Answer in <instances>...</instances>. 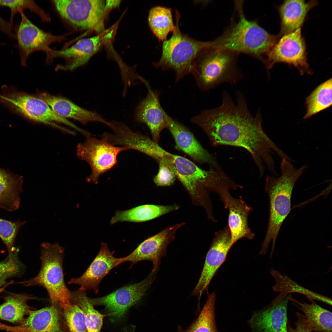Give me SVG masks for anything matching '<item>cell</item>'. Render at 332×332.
<instances>
[{"instance_id": "4316f807", "label": "cell", "mask_w": 332, "mask_h": 332, "mask_svg": "<svg viewBox=\"0 0 332 332\" xmlns=\"http://www.w3.org/2000/svg\"><path fill=\"white\" fill-rule=\"evenodd\" d=\"M23 177L0 168V208L8 211L18 208Z\"/></svg>"}, {"instance_id": "83f0119b", "label": "cell", "mask_w": 332, "mask_h": 332, "mask_svg": "<svg viewBox=\"0 0 332 332\" xmlns=\"http://www.w3.org/2000/svg\"><path fill=\"white\" fill-rule=\"evenodd\" d=\"M270 272L275 281V284L272 287L273 290L279 293L275 298L281 299L290 293L297 292L305 296L310 300H316L329 305H332L330 298L301 286L279 271L271 268Z\"/></svg>"}, {"instance_id": "d6a6232c", "label": "cell", "mask_w": 332, "mask_h": 332, "mask_svg": "<svg viewBox=\"0 0 332 332\" xmlns=\"http://www.w3.org/2000/svg\"><path fill=\"white\" fill-rule=\"evenodd\" d=\"M215 298L214 292L208 294L207 301L198 317L187 332H216L214 317Z\"/></svg>"}, {"instance_id": "d6986e66", "label": "cell", "mask_w": 332, "mask_h": 332, "mask_svg": "<svg viewBox=\"0 0 332 332\" xmlns=\"http://www.w3.org/2000/svg\"><path fill=\"white\" fill-rule=\"evenodd\" d=\"M145 84L148 89L147 95L136 106L134 117L138 123L147 125L152 140L158 144L161 132L167 127L166 112L160 104V91L152 90L148 82Z\"/></svg>"}, {"instance_id": "9c48e42d", "label": "cell", "mask_w": 332, "mask_h": 332, "mask_svg": "<svg viewBox=\"0 0 332 332\" xmlns=\"http://www.w3.org/2000/svg\"><path fill=\"white\" fill-rule=\"evenodd\" d=\"M101 137L98 139L91 136L77 147L78 157L87 162L91 168V173L86 178L89 183L97 184L99 176L116 164L118 154L129 150L125 146L113 145Z\"/></svg>"}, {"instance_id": "8992f818", "label": "cell", "mask_w": 332, "mask_h": 332, "mask_svg": "<svg viewBox=\"0 0 332 332\" xmlns=\"http://www.w3.org/2000/svg\"><path fill=\"white\" fill-rule=\"evenodd\" d=\"M0 103L10 111L32 122L43 124L74 134L75 132L60 126L61 123L70 127L82 134L85 130L80 128L68 119L56 114L49 105L36 95L18 90L13 87L4 85L0 94Z\"/></svg>"}, {"instance_id": "7a4b0ae2", "label": "cell", "mask_w": 332, "mask_h": 332, "mask_svg": "<svg viewBox=\"0 0 332 332\" xmlns=\"http://www.w3.org/2000/svg\"><path fill=\"white\" fill-rule=\"evenodd\" d=\"M172 163L176 178L186 190L192 204L202 207L208 219L214 222L217 221L213 215L210 193H216L224 205L231 190H237L243 188L229 177L218 164L215 168L206 170L178 155L173 158Z\"/></svg>"}, {"instance_id": "f546056e", "label": "cell", "mask_w": 332, "mask_h": 332, "mask_svg": "<svg viewBox=\"0 0 332 332\" xmlns=\"http://www.w3.org/2000/svg\"><path fill=\"white\" fill-rule=\"evenodd\" d=\"M71 302L78 306L84 313L88 332H100L103 318L110 316V314H101L95 310L87 297L86 291L79 289L71 291Z\"/></svg>"}, {"instance_id": "30bf717a", "label": "cell", "mask_w": 332, "mask_h": 332, "mask_svg": "<svg viewBox=\"0 0 332 332\" xmlns=\"http://www.w3.org/2000/svg\"><path fill=\"white\" fill-rule=\"evenodd\" d=\"M116 28L114 26L93 37L80 39L69 47L59 50L52 49L46 57V63H51L53 59L61 58L65 63L57 65L56 70H74L86 63L103 44L112 38Z\"/></svg>"}, {"instance_id": "d4e9b609", "label": "cell", "mask_w": 332, "mask_h": 332, "mask_svg": "<svg viewBox=\"0 0 332 332\" xmlns=\"http://www.w3.org/2000/svg\"><path fill=\"white\" fill-rule=\"evenodd\" d=\"M317 4L315 0L306 2L304 0H286L280 6L279 11L281 32L287 34L294 32L303 22L308 11Z\"/></svg>"}, {"instance_id": "4fadbf2b", "label": "cell", "mask_w": 332, "mask_h": 332, "mask_svg": "<svg viewBox=\"0 0 332 332\" xmlns=\"http://www.w3.org/2000/svg\"><path fill=\"white\" fill-rule=\"evenodd\" d=\"M156 272L152 271L140 282L123 287L103 297L89 298L90 301L93 305L104 306L113 321L120 319L145 295L155 280Z\"/></svg>"}, {"instance_id": "8d00e7d4", "label": "cell", "mask_w": 332, "mask_h": 332, "mask_svg": "<svg viewBox=\"0 0 332 332\" xmlns=\"http://www.w3.org/2000/svg\"><path fill=\"white\" fill-rule=\"evenodd\" d=\"M20 270L19 263L13 254L0 262V290L4 288L8 279L16 275Z\"/></svg>"}, {"instance_id": "e0dca14e", "label": "cell", "mask_w": 332, "mask_h": 332, "mask_svg": "<svg viewBox=\"0 0 332 332\" xmlns=\"http://www.w3.org/2000/svg\"><path fill=\"white\" fill-rule=\"evenodd\" d=\"M13 332H70L63 315L62 308L54 302L40 310H30L28 317L17 326H11Z\"/></svg>"}, {"instance_id": "277c9868", "label": "cell", "mask_w": 332, "mask_h": 332, "mask_svg": "<svg viewBox=\"0 0 332 332\" xmlns=\"http://www.w3.org/2000/svg\"><path fill=\"white\" fill-rule=\"evenodd\" d=\"M234 19L219 37L211 41V48L243 53L261 58L277 43V37L271 34L255 21L245 17L242 3H235Z\"/></svg>"}, {"instance_id": "ab89813d", "label": "cell", "mask_w": 332, "mask_h": 332, "mask_svg": "<svg viewBox=\"0 0 332 332\" xmlns=\"http://www.w3.org/2000/svg\"><path fill=\"white\" fill-rule=\"evenodd\" d=\"M10 326L0 323V329L6 330L8 331Z\"/></svg>"}, {"instance_id": "8fae6325", "label": "cell", "mask_w": 332, "mask_h": 332, "mask_svg": "<svg viewBox=\"0 0 332 332\" xmlns=\"http://www.w3.org/2000/svg\"><path fill=\"white\" fill-rule=\"evenodd\" d=\"M61 17L78 30L95 29L105 9L103 0L52 1Z\"/></svg>"}, {"instance_id": "1f68e13d", "label": "cell", "mask_w": 332, "mask_h": 332, "mask_svg": "<svg viewBox=\"0 0 332 332\" xmlns=\"http://www.w3.org/2000/svg\"><path fill=\"white\" fill-rule=\"evenodd\" d=\"M307 119L326 109L332 103V80L331 78L317 87L307 97L305 102Z\"/></svg>"}, {"instance_id": "52a82bcc", "label": "cell", "mask_w": 332, "mask_h": 332, "mask_svg": "<svg viewBox=\"0 0 332 332\" xmlns=\"http://www.w3.org/2000/svg\"><path fill=\"white\" fill-rule=\"evenodd\" d=\"M238 54L214 48L203 52L197 58L192 73L202 91H207L222 83L236 84L241 79L236 64Z\"/></svg>"}, {"instance_id": "e575fe53", "label": "cell", "mask_w": 332, "mask_h": 332, "mask_svg": "<svg viewBox=\"0 0 332 332\" xmlns=\"http://www.w3.org/2000/svg\"><path fill=\"white\" fill-rule=\"evenodd\" d=\"M0 6H6L9 8L11 10L10 22L12 24L14 17L19 11L24 9H28L34 12L44 22H49L50 18L42 8L39 6L33 0H0Z\"/></svg>"}, {"instance_id": "7c38bea8", "label": "cell", "mask_w": 332, "mask_h": 332, "mask_svg": "<svg viewBox=\"0 0 332 332\" xmlns=\"http://www.w3.org/2000/svg\"><path fill=\"white\" fill-rule=\"evenodd\" d=\"M266 55L264 62L268 69L276 63L284 62L297 68L301 74L311 73L300 28L284 35Z\"/></svg>"}, {"instance_id": "4dcf8cb0", "label": "cell", "mask_w": 332, "mask_h": 332, "mask_svg": "<svg viewBox=\"0 0 332 332\" xmlns=\"http://www.w3.org/2000/svg\"><path fill=\"white\" fill-rule=\"evenodd\" d=\"M148 22L154 35L159 40L163 42L175 28L171 10L168 7L159 6L152 7L149 12Z\"/></svg>"}, {"instance_id": "cb8c5ba5", "label": "cell", "mask_w": 332, "mask_h": 332, "mask_svg": "<svg viewBox=\"0 0 332 332\" xmlns=\"http://www.w3.org/2000/svg\"><path fill=\"white\" fill-rule=\"evenodd\" d=\"M310 303L299 302L290 294L289 301L303 312L299 318L314 332H332V314L325 309L310 300Z\"/></svg>"}, {"instance_id": "d590c367", "label": "cell", "mask_w": 332, "mask_h": 332, "mask_svg": "<svg viewBox=\"0 0 332 332\" xmlns=\"http://www.w3.org/2000/svg\"><path fill=\"white\" fill-rule=\"evenodd\" d=\"M25 223V222L10 221L0 218V238L6 246L9 255L13 254L16 237L20 229Z\"/></svg>"}, {"instance_id": "603a6c76", "label": "cell", "mask_w": 332, "mask_h": 332, "mask_svg": "<svg viewBox=\"0 0 332 332\" xmlns=\"http://www.w3.org/2000/svg\"><path fill=\"white\" fill-rule=\"evenodd\" d=\"M227 209L229 211L227 224L230 233L232 246L243 238L254 239L255 234L248 224V216L252 211L251 208L241 196L235 198L230 195L228 199Z\"/></svg>"}, {"instance_id": "b9f144b4", "label": "cell", "mask_w": 332, "mask_h": 332, "mask_svg": "<svg viewBox=\"0 0 332 332\" xmlns=\"http://www.w3.org/2000/svg\"></svg>"}, {"instance_id": "6da1fadb", "label": "cell", "mask_w": 332, "mask_h": 332, "mask_svg": "<svg viewBox=\"0 0 332 332\" xmlns=\"http://www.w3.org/2000/svg\"><path fill=\"white\" fill-rule=\"evenodd\" d=\"M236 100V104L224 91L220 106L202 111L192 117L191 121L204 131L213 146L228 145L247 150L258 169L260 177L263 175L265 166L277 175L273 152L282 159L289 157L264 132L260 113L255 116L251 115L240 92L237 93Z\"/></svg>"}, {"instance_id": "9a60e30c", "label": "cell", "mask_w": 332, "mask_h": 332, "mask_svg": "<svg viewBox=\"0 0 332 332\" xmlns=\"http://www.w3.org/2000/svg\"><path fill=\"white\" fill-rule=\"evenodd\" d=\"M231 236L227 224L215 232L205 258L200 279L192 294L199 300L205 292H208L210 282L218 269L224 262L231 248Z\"/></svg>"}, {"instance_id": "2e32d148", "label": "cell", "mask_w": 332, "mask_h": 332, "mask_svg": "<svg viewBox=\"0 0 332 332\" xmlns=\"http://www.w3.org/2000/svg\"><path fill=\"white\" fill-rule=\"evenodd\" d=\"M182 222L168 226L156 234L150 236L140 244L129 255L124 257V262L136 263L143 260L153 263V272H157L161 259L167 254L168 246L174 239L177 230L185 225Z\"/></svg>"}, {"instance_id": "f35d334b", "label": "cell", "mask_w": 332, "mask_h": 332, "mask_svg": "<svg viewBox=\"0 0 332 332\" xmlns=\"http://www.w3.org/2000/svg\"><path fill=\"white\" fill-rule=\"evenodd\" d=\"M288 332H314L306 325L301 320H299L296 323L294 329L288 328Z\"/></svg>"}, {"instance_id": "ac0fdd59", "label": "cell", "mask_w": 332, "mask_h": 332, "mask_svg": "<svg viewBox=\"0 0 332 332\" xmlns=\"http://www.w3.org/2000/svg\"><path fill=\"white\" fill-rule=\"evenodd\" d=\"M114 252L110 251L106 243H101L98 253L85 271L79 278H72L68 283L78 285L80 290L86 291L92 289L97 294L103 278L112 269L124 262V257L116 258Z\"/></svg>"}, {"instance_id": "44dd1931", "label": "cell", "mask_w": 332, "mask_h": 332, "mask_svg": "<svg viewBox=\"0 0 332 332\" xmlns=\"http://www.w3.org/2000/svg\"><path fill=\"white\" fill-rule=\"evenodd\" d=\"M290 295L280 299L275 298L268 307L254 315L251 322L257 332H288Z\"/></svg>"}, {"instance_id": "ffe728a7", "label": "cell", "mask_w": 332, "mask_h": 332, "mask_svg": "<svg viewBox=\"0 0 332 332\" xmlns=\"http://www.w3.org/2000/svg\"><path fill=\"white\" fill-rule=\"evenodd\" d=\"M167 127L172 136L177 149L186 153L195 161L206 163L216 167L218 164L215 158L205 149L193 134L185 126L165 113Z\"/></svg>"}, {"instance_id": "74e56055", "label": "cell", "mask_w": 332, "mask_h": 332, "mask_svg": "<svg viewBox=\"0 0 332 332\" xmlns=\"http://www.w3.org/2000/svg\"><path fill=\"white\" fill-rule=\"evenodd\" d=\"M176 178L174 174L165 165L159 164L158 172L153 178L157 186H169L173 185Z\"/></svg>"}, {"instance_id": "484cf974", "label": "cell", "mask_w": 332, "mask_h": 332, "mask_svg": "<svg viewBox=\"0 0 332 332\" xmlns=\"http://www.w3.org/2000/svg\"><path fill=\"white\" fill-rule=\"evenodd\" d=\"M177 204L170 205L145 204L123 211L116 212L111 220V224L119 222H140L153 219L178 210Z\"/></svg>"}, {"instance_id": "5b68a950", "label": "cell", "mask_w": 332, "mask_h": 332, "mask_svg": "<svg viewBox=\"0 0 332 332\" xmlns=\"http://www.w3.org/2000/svg\"><path fill=\"white\" fill-rule=\"evenodd\" d=\"M180 18L176 10V24L173 34L169 39L163 42L161 57L153 63L156 68L164 71L173 70L175 73L176 82L192 73L198 57L211 45V41H197L183 34L179 26Z\"/></svg>"}, {"instance_id": "5bb4252c", "label": "cell", "mask_w": 332, "mask_h": 332, "mask_svg": "<svg viewBox=\"0 0 332 332\" xmlns=\"http://www.w3.org/2000/svg\"><path fill=\"white\" fill-rule=\"evenodd\" d=\"M21 21L17 30L18 46L22 65L26 66L29 56L36 51H41L47 56L52 49L50 46L55 42H61L68 34L55 35L45 32L34 24L28 18L23 11H19Z\"/></svg>"}, {"instance_id": "3957f363", "label": "cell", "mask_w": 332, "mask_h": 332, "mask_svg": "<svg viewBox=\"0 0 332 332\" xmlns=\"http://www.w3.org/2000/svg\"><path fill=\"white\" fill-rule=\"evenodd\" d=\"M307 168V166L303 165L296 168L290 160L283 159L280 164L281 176L279 177L267 176L265 190L269 198L270 214L267 232L259 252L260 255L266 254L272 242L270 258L272 257L280 229L291 210L293 188Z\"/></svg>"}, {"instance_id": "7402d4cb", "label": "cell", "mask_w": 332, "mask_h": 332, "mask_svg": "<svg viewBox=\"0 0 332 332\" xmlns=\"http://www.w3.org/2000/svg\"><path fill=\"white\" fill-rule=\"evenodd\" d=\"M37 93L38 97L45 102L56 114L63 118L72 119L83 124L97 122L109 127L110 126L109 121L96 112L81 107L67 98L45 92Z\"/></svg>"}, {"instance_id": "836d02e7", "label": "cell", "mask_w": 332, "mask_h": 332, "mask_svg": "<svg viewBox=\"0 0 332 332\" xmlns=\"http://www.w3.org/2000/svg\"><path fill=\"white\" fill-rule=\"evenodd\" d=\"M62 311L70 332H88L84 313L78 306L71 302Z\"/></svg>"}, {"instance_id": "ba28073f", "label": "cell", "mask_w": 332, "mask_h": 332, "mask_svg": "<svg viewBox=\"0 0 332 332\" xmlns=\"http://www.w3.org/2000/svg\"><path fill=\"white\" fill-rule=\"evenodd\" d=\"M41 267L34 278L22 282L24 286H39L47 290L51 303L56 302L62 308L71 303V291L64 279L63 261L64 248L56 243L41 244Z\"/></svg>"}, {"instance_id": "60d3db41", "label": "cell", "mask_w": 332, "mask_h": 332, "mask_svg": "<svg viewBox=\"0 0 332 332\" xmlns=\"http://www.w3.org/2000/svg\"><path fill=\"white\" fill-rule=\"evenodd\" d=\"M3 289H2L0 290V294L1 293V292L3 290Z\"/></svg>"}, {"instance_id": "f1b7e54d", "label": "cell", "mask_w": 332, "mask_h": 332, "mask_svg": "<svg viewBox=\"0 0 332 332\" xmlns=\"http://www.w3.org/2000/svg\"><path fill=\"white\" fill-rule=\"evenodd\" d=\"M0 305V319L14 323H21L31 310L27 304L30 300L36 298L23 294H11L4 297Z\"/></svg>"}]
</instances>
